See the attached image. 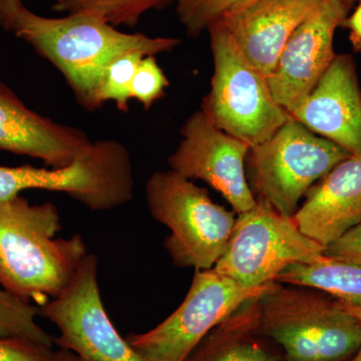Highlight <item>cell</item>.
Masks as SVG:
<instances>
[{
	"instance_id": "cell-17",
	"label": "cell",
	"mask_w": 361,
	"mask_h": 361,
	"mask_svg": "<svg viewBox=\"0 0 361 361\" xmlns=\"http://www.w3.org/2000/svg\"><path fill=\"white\" fill-rule=\"evenodd\" d=\"M264 338L257 297L211 330L186 361H280L266 348Z\"/></svg>"
},
{
	"instance_id": "cell-12",
	"label": "cell",
	"mask_w": 361,
	"mask_h": 361,
	"mask_svg": "<svg viewBox=\"0 0 361 361\" xmlns=\"http://www.w3.org/2000/svg\"><path fill=\"white\" fill-rule=\"evenodd\" d=\"M353 6L327 0L292 33L267 78L275 102L289 115L310 96L336 58L334 33Z\"/></svg>"
},
{
	"instance_id": "cell-10",
	"label": "cell",
	"mask_w": 361,
	"mask_h": 361,
	"mask_svg": "<svg viewBox=\"0 0 361 361\" xmlns=\"http://www.w3.org/2000/svg\"><path fill=\"white\" fill-rule=\"evenodd\" d=\"M97 276V257L89 253L63 290L39 306V316L58 327L52 342L82 361H142L109 317Z\"/></svg>"
},
{
	"instance_id": "cell-29",
	"label": "cell",
	"mask_w": 361,
	"mask_h": 361,
	"mask_svg": "<svg viewBox=\"0 0 361 361\" xmlns=\"http://www.w3.org/2000/svg\"><path fill=\"white\" fill-rule=\"evenodd\" d=\"M339 303L341 304L342 307H343L344 310L348 311V312L350 313L351 315L355 316L356 320H357V322H360L361 326V306H353L348 305V304H343L341 302Z\"/></svg>"
},
{
	"instance_id": "cell-4",
	"label": "cell",
	"mask_w": 361,
	"mask_h": 361,
	"mask_svg": "<svg viewBox=\"0 0 361 361\" xmlns=\"http://www.w3.org/2000/svg\"><path fill=\"white\" fill-rule=\"evenodd\" d=\"M214 73L201 109L223 132L254 148L291 116L275 102L267 78L247 61L220 23L209 26Z\"/></svg>"
},
{
	"instance_id": "cell-2",
	"label": "cell",
	"mask_w": 361,
	"mask_h": 361,
	"mask_svg": "<svg viewBox=\"0 0 361 361\" xmlns=\"http://www.w3.org/2000/svg\"><path fill=\"white\" fill-rule=\"evenodd\" d=\"M61 230L51 202L0 201V286L37 306L56 298L89 254L82 235L56 238Z\"/></svg>"
},
{
	"instance_id": "cell-30",
	"label": "cell",
	"mask_w": 361,
	"mask_h": 361,
	"mask_svg": "<svg viewBox=\"0 0 361 361\" xmlns=\"http://www.w3.org/2000/svg\"><path fill=\"white\" fill-rule=\"evenodd\" d=\"M348 361H361V345L355 353V355H353Z\"/></svg>"
},
{
	"instance_id": "cell-11",
	"label": "cell",
	"mask_w": 361,
	"mask_h": 361,
	"mask_svg": "<svg viewBox=\"0 0 361 361\" xmlns=\"http://www.w3.org/2000/svg\"><path fill=\"white\" fill-rule=\"evenodd\" d=\"M179 147L168 159L171 170L202 180L224 197L236 213L257 204L246 179L248 145L218 129L204 111H195L180 129Z\"/></svg>"
},
{
	"instance_id": "cell-21",
	"label": "cell",
	"mask_w": 361,
	"mask_h": 361,
	"mask_svg": "<svg viewBox=\"0 0 361 361\" xmlns=\"http://www.w3.org/2000/svg\"><path fill=\"white\" fill-rule=\"evenodd\" d=\"M144 56H147L145 52L130 51L120 54L111 61L99 87V101L102 106L106 102L113 101L118 111H129L130 85L137 66Z\"/></svg>"
},
{
	"instance_id": "cell-13",
	"label": "cell",
	"mask_w": 361,
	"mask_h": 361,
	"mask_svg": "<svg viewBox=\"0 0 361 361\" xmlns=\"http://www.w3.org/2000/svg\"><path fill=\"white\" fill-rule=\"evenodd\" d=\"M291 118L311 132L361 158V90L355 63L336 54Z\"/></svg>"
},
{
	"instance_id": "cell-31",
	"label": "cell",
	"mask_w": 361,
	"mask_h": 361,
	"mask_svg": "<svg viewBox=\"0 0 361 361\" xmlns=\"http://www.w3.org/2000/svg\"><path fill=\"white\" fill-rule=\"evenodd\" d=\"M63 1H66V0H56V4H54V6H56V4H63Z\"/></svg>"
},
{
	"instance_id": "cell-24",
	"label": "cell",
	"mask_w": 361,
	"mask_h": 361,
	"mask_svg": "<svg viewBox=\"0 0 361 361\" xmlns=\"http://www.w3.org/2000/svg\"><path fill=\"white\" fill-rule=\"evenodd\" d=\"M52 346L23 338L0 337V361H51Z\"/></svg>"
},
{
	"instance_id": "cell-16",
	"label": "cell",
	"mask_w": 361,
	"mask_h": 361,
	"mask_svg": "<svg viewBox=\"0 0 361 361\" xmlns=\"http://www.w3.org/2000/svg\"><path fill=\"white\" fill-rule=\"evenodd\" d=\"M292 218L304 235L324 248L360 225V157H349L315 183Z\"/></svg>"
},
{
	"instance_id": "cell-8",
	"label": "cell",
	"mask_w": 361,
	"mask_h": 361,
	"mask_svg": "<svg viewBox=\"0 0 361 361\" xmlns=\"http://www.w3.org/2000/svg\"><path fill=\"white\" fill-rule=\"evenodd\" d=\"M324 247L304 235L292 217L257 199L251 210L238 214L231 236L213 269L248 288L274 282L295 263H310Z\"/></svg>"
},
{
	"instance_id": "cell-5",
	"label": "cell",
	"mask_w": 361,
	"mask_h": 361,
	"mask_svg": "<svg viewBox=\"0 0 361 361\" xmlns=\"http://www.w3.org/2000/svg\"><path fill=\"white\" fill-rule=\"evenodd\" d=\"M146 199L152 217L171 231L164 245L175 266L212 269L231 236L234 214L214 203L206 189L171 169L151 175Z\"/></svg>"
},
{
	"instance_id": "cell-20",
	"label": "cell",
	"mask_w": 361,
	"mask_h": 361,
	"mask_svg": "<svg viewBox=\"0 0 361 361\" xmlns=\"http://www.w3.org/2000/svg\"><path fill=\"white\" fill-rule=\"evenodd\" d=\"M39 308L0 286V337L23 338L54 346L52 336L37 322Z\"/></svg>"
},
{
	"instance_id": "cell-14",
	"label": "cell",
	"mask_w": 361,
	"mask_h": 361,
	"mask_svg": "<svg viewBox=\"0 0 361 361\" xmlns=\"http://www.w3.org/2000/svg\"><path fill=\"white\" fill-rule=\"evenodd\" d=\"M324 1L251 0L215 23L224 26L247 61L268 78L292 33Z\"/></svg>"
},
{
	"instance_id": "cell-25",
	"label": "cell",
	"mask_w": 361,
	"mask_h": 361,
	"mask_svg": "<svg viewBox=\"0 0 361 361\" xmlns=\"http://www.w3.org/2000/svg\"><path fill=\"white\" fill-rule=\"evenodd\" d=\"M324 255L361 265V223L325 247Z\"/></svg>"
},
{
	"instance_id": "cell-28",
	"label": "cell",
	"mask_w": 361,
	"mask_h": 361,
	"mask_svg": "<svg viewBox=\"0 0 361 361\" xmlns=\"http://www.w3.org/2000/svg\"><path fill=\"white\" fill-rule=\"evenodd\" d=\"M51 361H82L77 355H73L71 351L66 349L59 348V350L54 351Z\"/></svg>"
},
{
	"instance_id": "cell-3",
	"label": "cell",
	"mask_w": 361,
	"mask_h": 361,
	"mask_svg": "<svg viewBox=\"0 0 361 361\" xmlns=\"http://www.w3.org/2000/svg\"><path fill=\"white\" fill-rule=\"evenodd\" d=\"M260 329L283 349L280 361H348L361 345V326L337 300L273 282L259 297Z\"/></svg>"
},
{
	"instance_id": "cell-23",
	"label": "cell",
	"mask_w": 361,
	"mask_h": 361,
	"mask_svg": "<svg viewBox=\"0 0 361 361\" xmlns=\"http://www.w3.org/2000/svg\"><path fill=\"white\" fill-rule=\"evenodd\" d=\"M168 87V78L155 56H144L133 78L130 99H137L145 110L149 111L158 99L165 96Z\"/></svg>"
},
{
	"instance_id": "cell-7",
	"label": "cell",
	"mask_w": 361,
	"mask_h": 361,
	"mask_svg": "<svg viewBox=\"0 0 361 361\" xmlns=\"http://www.w3.org/2000/svg\"><path fill=\"white\" fill-rule=\"evenodd\" d=\"M248 155L257 199L287 217H293L301 198L315 183L351 156L293 118L269 140L251 148Z\"/></svg>"
},
{
	"instance_id": "cell-26",
	"label": "cell",
	"mask_w": 361,
	"mask_h": 361,
	"mask_svg": "<svg viewBox=\"0 0 361 361\" xmlns=\"http://www.w3.org/2000/svg\"><path fill=\"white\" fill-rule=\"evenodd\" d=\"M23 7L21 0H0V28L13 32L16 18Z\"/></svg>"
},
{
	"instance_id": "cell-6",
	"label": "cell",
	"mask_w": 361,
	"mask_h": 361,
	"mask_svg": "<svg viewBox=\"0 0 361 361\" xmlns=\"http://www.w3.org/2000/svg\"><path fill=\"white\" fill-rule=\"evenodd\" d=\"M26 190L65 193L92 211L113 210L134 198L130 152L116 140L92 142L61 168L0 166V201Z\"/></svg>"
},
{
	"instance_id": "cell-1",
	"label": "cell",
	"mask_w": 361,
	"mask_h": 361,
	"mask_svg": "<svg viewBox=\"0 0 361 361\" xmlns=\"http://www.w3.org/2000/svg\"><path fill=\"white\" fill-rule=\"evenodd\" d=\"M13 32L58 68L78 104L90 111L102 106L99 87L104 71L116 56L130 51L155 56L172 51L180 44V40L175 37L120 32L90 14L44 18L25 6L16 18Z\"/></svg>"
},
{
	"instance_id": "cell-19",
	"label": "cell",
	"mask_w": 361,
	"mask_h": 361,
	"mask_svg": "<svg viewBox=\"0 0 361 361\" xmlns=\"http://www.w3.org/2000/svg\"><path fill=\"white\" fill-rule=\"evenodd\" d=\"M175 0H66L52 9L68 13H87L111 25L135 26L145 13Z\"/></svg>"
},
{
	"instance_id": "cell-27",
	"label": "cell",
	"mask_w": 361,
	"mask_h": 361,
	"mask_svg": "<svg viewBox=\"0 0 361 361\" xmlns=\"http://www.w3.org/2000/svg\"><path fill=\"white\" fill-rule=\"evenodd\" d=\"M355 11L342 21V27L349 30V40L355 51L361 52V0L356 1Z\"/></svg>"
},
{
	"instance_id": "cell-22",
	"label": "cell",
	"mask_w": 361,
	"mask_h": 361,
	"mask_svg": "<svg viewBox=\"0 0 361 361\" xmlns=\"http://www.w3.org/2000/svg\"><path fill=\"white\" fill-rule=\"evenodd\" d=\"M180 23L190 37L207 32L209 26L228 11L243 6L251 0H175ZM355 6L357 0H342Z\"/></svg>"
},
{
	"instance_id": "cell-15",
	"label": "cell",
	"mask_w": 361,
	"mask_h": 361,
	"mask_svg": "<svg viewBox=\"0 0 361 361\" xmlns=\"http://www.w3.org/2000/svg\"><path fill=\"white\" fill-rule=\"evenodd\" d=\"M82 130L61 125L30 110L0 80V149L32 157L47 167L70 165L92 144Z\"/></svg>"
},
{
	"instance_id": "cell-9",
	"label": "cell",
	"mask_w": 361,
	"mask_h": 361,
	"mask_svg": "<svg viewBox=\"0 0 361 361\" xmlns=\"http://www.w3.org/2000/svg\"><path fill=\"white\" fill-rule=\"evenodd\" d=\"M248 288L213 269L195 270L184 301L153 329L127 337L142 361H186L195 348L218 324L247 301L272 286Z\"/></svg>"
},
{
	"instance_id": "cell-18",
	"label": "cell",
	"mask_w": 361,
	"mask_h": 361,
	"mask_svg": "<svg viewBox=\"0 0 361 361\" xmlns=\"http://www.w3.org/2000/svg\"><path fill=\"white\" fill-rule=\"evenodd\" d=\"M274 282L318 289L336 297L339 302L361 306V265L324 254L312 262L288 266Z\"/></svg>"
}]
</instances>
